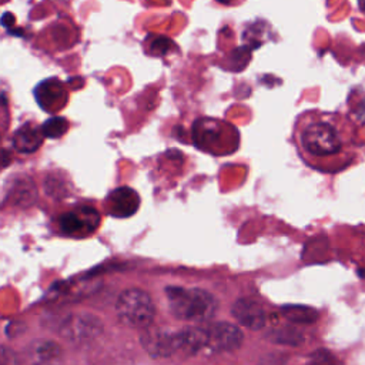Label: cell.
<instances>
[{"mask_svg": "<svg viewBox=\"0 0 365 365\" xmlns=\"http://www.w3.org/2000/svg\"><path fill=\"white\" fill-rule=\"evenodd\" d=\"M0 365H17V358L14 352H11L9 348H1V364Z\"/></svg>", "mask_w": 365, "mask_h": 365, "instance_id": "obj_20", "label": "cell"}, {"mask_svg": "<svg viewBox=\"0 0 365 365\" xmlns=\"http://www.w3.org/2000/svg\"><path fill=\"white\" fill-rule=\"evenodd\" d=\"M141 344L153 356H170L177 352L175 332L165 329H147L141 335Z\"/></svg>", "mask_w": 365, "mask_h": 365, "instance_id": "obj_9", "label": "cell"}, {"mask_svg": "<svg viewBox=\"0 0 365 365\" xmlns=\"http://www.w3.org/2000/svg\"><path fill=\"white\" fill-rule=\"evenodd\" d=\"M115 311L121 322L128 327H148L155 314L154 304L147 292L143 289L131 288L118 297Z\"/></svg>", "mask_w": 365, "mask_h": 365, "instance_id": "obj_3", "label": "cell"}, {"mask_svg": "<svg viewBox=\"0 0 365 365\" xmlns=\"http://www.w3.org/2000/svg\"><path fill=\"white\" fill-rule=\"evenodd\" d=\"M194 144L211 154H227L238 145L237 128L221 120L212 117H200L191 127Z\"/></svg>", "mask_w": 365, "mask_h": 365, "instance_id": "obj_1", "label": "cell"}, {"mask_svg": "<svg viewBox=\"0 0 365 365\" xmlns=\"http://www.w3.org/2000/svg\"><path fill=\"white\" fill-rule=\"evenodd\" d=\"M100 224L98 212L91 207H81L66 212L58 218V228L68 237H87L93 234Z\"/></svg>", "mask_w": 365, "mask_h": 365, "instance_id": "obj_7", "label": "cell"}, {"mask_svg": "<svg viewBox=\"0 0 365 365\" xmlns=\"http://www.w3.org/2000/svg\"><path fill=\"white\" fill-rule=\"evenodd\" d=\"M60 334L63 338L81 344L97 338L103 331L101 321L91 314H70L60 322Z\"/></svg>", "mask_w": 365, "mask_h": 365, "instance_id": "obj_5", "label": "cell"}, {"mask_svg": "<svg viewBox=\"0 0 365 365\" xmlns=\"http://www.w3.org/2000/svg\"><path fill=\"white\" fill-rule=\"evenodd\" d=\"M34 98L38 107L48 113L56 114L67 106L68 88L57 77H48L41 80L33 90Z\"/></svg>", "mask_w": 365, "mask_h": 365, "instance_id": "obj_6", "label": "cell"}, {"mask_svg": "<svg viewBox=\"0 0 365 365\" xmlns=\"http://www.w3.org/2000/svg\"><path fill=\"white\" fill-rule=\"evenodd\" d=\"M33 359L37 365H50L60 359V348L50 341H41L33 348Z\"/></svg>", "mask_w": 365, "mask_h": 365, "instance_id": "obj_15", "label": "cell"}, {"mask_svg": "<svg viewBox=\"0 0 365 365\" xmlns=\"http://www.w3.org/2000/svg\"><path fill=\"white\" fill-rule=\"evenodd\" d=\"M282 315L294 324H312L318 318V312L307 305H285Z\"/></svg>", "mask_w": 365, "mask_h": 365, "instance_id": "obj_14", "label": "cell"}, {"mask_svg": "<svg viewBox=\"0 0 365 365\" xmlns=\"http://www.w3.org/2000/svg\"><path fill=\"white\" fill-rule=\"evenodd\" d=\"M177 336V352L195 354L207 348V336L204 327L184 328L175 332Z\"/></svg>", "mask_w": 365, "mask_h": 365, "instance_id": "obj_13", "label": "cell"}, {"mask_svg": "<svg viewBox=\"0 0 365 365\" xmlns=\"http://www.w3.org/2000/svg\"><path fill=\"white\" fill-rule=\"evenodd\" d=\"M309 365H341L338 358L328 349H317L309 356Z\"/></svg>", "mask_w": 365, "mask_h": 365, "instance_id": "obj_19", "label": "cell"}, {"mask_svg": "<svg viewBox=\"0 0 365 365\" xmlns=\"http://www.w3.org/2000/svg\"><path fill=\"white\" fill-rule=\"evenodd\" d=\"M13 202L19 205H29L36 198V187L29 180H21L13 187Z\"/></svg>", "mask_w": 365, "mask_h": 365, "instance_id": "obj_17", "label": "cell"}, {"mask_svg": "<svg viewBox=\"0 0 365 365\" xmlns=\"http://www.w3.org/2000/svg\"><path fill=\"white\" fill-rule=\"evenodd\" d=\"M358 3H359L361 10H362V11H365V0H358Z\"/></svg>", "mask_w": 365, "mask_h": 365, "instance_id": "obj_22", "label": "cell"}, {"mask_svg": "<svg viewBox=\"0 0 365 365\" xmlns=\"http://www.w3.org/2000/svg\"><path fill=\"white\" fill-rule=\"evenodd\" d=\"M299 141L302 148L314 157H328L336 154L341 148V140L335 128L319 120H314L302 125Z\"/></svg>", "mask_w": 365, "mask_h": 365, "instance_id": "obj_4", "label": "cell"}, {"mask_svg": "<svg viewBox=\"0 0 365 365\" xmlns=\"http://www.w3.org/2000/svg\"><path fill=\"white\" fill-rule=\"evenodd\" d=\"M165 294L173 314L185 321H207L214 315L217 309V301L210 292L204 289L168 287Z\"/></svg>", "mask_w": 365, "mask_h": 365, "instance_id": "obj_2", "label": "cell"}, {"mask_svg": "<svg viewBox=\"0 0 365 365\" xmlns=\"http://www.w3.org/2000/svg\"><path fill=\"white\" fill-rule=\"evenodd\" d=\"M234 318L244 327L261 329L265 325V312L262 307L250 298H241L232 305Z\"/></svg>", "mask_w": 365, "mask_h": 365, "instance_id": "obj_11", "label": "cell"}, {"mask_svg": "<svg viewBox=\"0 0 365 365\" xmlns=\"http://www.w3.org/2000/svg\"><path fill=\"white\" fill-rule=\"evenodd\" d=\"M268 338L272 342L277 344H284V345H299L304 338L302 334L299 331H297L295 328L287 327V328H278V329H272L268 334Z\"/></svg>", "mask_w": 365, "mask_h": 365, "instance_id": "obj_16", "label": "cell"}, {"mask_svg": "<svg viewBox=\"0 0 365 365\" xmlns=\"http://www.w3.org/2000/svg\"><path fill=\"white\" fill-rule=\"evenodd\" d=\"M44 134L41 127L31 123H26L19 127L13 134V145L19 153L30 154L34 153L43 143Z\"/></svg>", "mask_w": 365, "mask_h": 365, "instance_id": "obj_12", "label": "cell"}, {"mask_svg": "<svg viewBox=\"0 0 365 365\" xmlns=\"http://www.w3.org/2000/svg\"><path fill=\"white\" fill-rule=\"evenodd\" d=\"M108 212L117 218H127L135 214L140 207L138 194L130 187H120L114 190L107 198Z\"/></svg>", "mask_w": 365, "mask_h": 365, "instance_id": "obj_10", "label": "cell"}, {"mask_svg": "<svg viewBox=\"0 0 365 365\" xmlns=\"http://www.w3.org/2000/svg\"><path fill=\"white\" fill-rule=\"evenodd\" d=\"M207 348L214 351H231L241 345L242 332L228 322H217L204 327Z\"/></svg>", "mask_w": 365, "mask_h": 365, "instance_id": "obj_8", "label": "cell"}, {"mask_svg": "<svg viewBox=\"0 0 365 365\" xmlns=\"http://www.w3.org/2000/svg\"><path fill=\"white\" fill-rule=\"evenodd\" d=\"M68 128V123L63 117H51L43 123L41 130L44 137L47 138H58L61 137Z\"/></svg>", "mask_w": 365, "mask_h": 365, "instance_id": "obj_18", "label": "cell"}, {"mask_svg": "<svg viewBox=\"0 0 365 365\" xmlns=\"http://www.w3.org/2000/svg\"><path fill=\"white\" fill-rule=\"evenodd\" d=\"M259 365H282V359L281 358H277L274 355L268 356V358H264Z\"/></svg>", "mask_w": 365, "mask_h": 365, "instance_id": "obj_21", "label": "cell"}]
</instances>
